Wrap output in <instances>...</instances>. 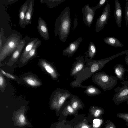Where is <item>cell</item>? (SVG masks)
<instances>
[{"instance_id":"23","label":"cell","mask_w":128,"mask_h":128,"mask_svg":"<svg viewBox=\"0 0 128 128\" xmlns=\"http://www.w3.org/2000/svg\"><path fill=\"white\" fill-rule=\"evenodd\" d=\"M125 12L126 26L127 27L128 26V0H126L125 7Z\"/></svg>"},{"instance_id":"12","label":"cell","mask_w":128,"mask_h":128,"mask_svg":"<svg viewBox=\"0 0 128 128\" xmlns=\"http://www.w3.org/2000/svg\"><path fill=\"white\" fill-rule=\"evenodd\" d=\"M30 0H27L21 6L19 13V22L22 28H24V25L26 14Z\"/></svg>"},{"instance_id":"34","label":"cell","mask_w":128,"mask_h":128,"mask_svg":"<svg viewBox=\"0 0 128 128\" xmlns=\"http://www.w3.org/2000/svg\"><path fill=\"white\" fill-rule=\"evenodd\" d=\"M116 74L118 76H120L121 75V72L118 69H116Z\"/></svg>"},{"instance_id":"8","label":"cell","mask_w":128,"mask_h":128,"mask_svg":"<svg viewBox=\"0 0 128 128\" xmlns=\"http://www.w3.org/2000/svg\"><path fill=\"white\" fill-rule=\"evenodd\" d=\"M82 40V38L80 37L70 43L68 46L62 51L63 54L72 57L77 50Z\"/></svg>"},{"instance_id":"22","label":"cell","mask_w":128,"mask_h":128,"mask_svg":"<svg viewBox=\"0 0 128 128\" xmlns=\"http://www.w3.org/2000/svg\"><path fill=\"white\" fill-rule=\"evenodd\" d=\"M116 116L118 118L122 119L126 123V125L128 126V113H120L116 115Z\"/></svg>"},{"instance_id":"4","label":"cell","mask_w":128,"mask_h":128,"mask_svg":"<svg viewBox=\"0 0 128 128\" xmlns=\"http://www.w3.org/2000/svg\"><path fill=\"white\" fill-rule=\"evenodd\" d=\"M110 12V5L108 2L102 14L97 20L95 26L96 32L100 31L107 24Z\"/></svg>"},{"instance_id":"28","label":"cell","mask_w":128,"mask_h":128,"mask_svg":"<svg viewBox=\"0 0 128 128\" xmlns=\"http://www.w3.org/2000/svg\"><path fill=\"white\" fill-rule=\"evenodd\" d=\"M4 78L0 74V86L1 88L4 86Z\"/></svg>"},{"instance_id":"32","label":"cell","mask_w":128,"mask_h":128,"mask_svg":"<svg viewBox=\"0 0 128 128\" xmlns=\"http://www.w3.org/2000/svg\"><path fill=\"white\" fill-rule=\"evenodd\" d=\"M19 120L21 122H24L25 120V118L24 116L23 115H21L20 117Z\"/></svg>"},{"instance_id":"19","label":"cell","mask_w":128,"mask_h":128,"mask_svg":"<svg viewBox=\"0 0 128 128\" xmlns=\"http://www.w3.org/2000/svg\"><path fill=\"white\" fill-rule=\"evenodd\" d=\"M96 47L95 44L92 42H90L88 47V50L86 52L88 58L91 60L94 58L97 52Z\"/></svg>"},{"instance_id":"9","label":"cell","mask_w":128,"mask_h":128,"mask_svg":"<svg viewBox=\"0 0 128 128\" xmlns=\"http://www.w3.org/2000/svg\"><path fill=\"white\" fill-rule=\"evenodd\" d=\"M37 29L41 36L45 40L49 39L48 30L45 20L40 17L38 19Z\"/></svg>"},{"instance_id":"2","label":"cell","mask_w":128,"mask_h":128,"mask_svg":"<svg viewBox=\"0 0 128 128\" xmlns=\"http://www.w3.org/2000/svg\"><path fill=\"white\" fill-rule=\"evenodd\" d=\"M70 8H66L56 19L54 29L55 37L58 35L60 40L65 42L70 33L71 25Z\"/></svg>"},{"instance_id":"35","label":"cell","mask_w":128,"mask_h":128,"mask_svg":"<svg viewBox=\"0 0 128 128\" xmlns=\"http://www.w3.org/2000/svg\"><path fill=\"white\" fill-rule=\"evenodd\" d=\"M81 128H88V127L86 126H82Z\"/></svg>"},{"instance_id":"21","label":"cell","mask_w":128,"mask_h":128,"mask_svg":"<svg viewBox=\"0 0 128 128\" xmlns=\"http://www.w3.org/2000/svg\"><path fill=\"white\" fill-rule=\"evenodd\" d=\"M7 38L4 36L3 29L1 28L0 32V52H1L4 46L6 43Z\"/></svg>"},{"instance_id":"1","label":"cell","mask_w":128,"mask_h":128,"mask_svg":"<svg viewBox=\"0 0 128 128\" xmlns=\"http://www.w3.org/2000/svg\"><path fill=\"white\" fill-rule=\"evenodd\" d=\"M86 55L85 58L86 62L84 68L78 72L74 78L75 80L70 84L73 88L76 87L86 88V86H83L81 84L92 76L100 70L104 65L106 59L99 60H94L89 59L88 54L86 52Z\"/></svg>"},{"instance_id":"30","label":"cell","mask_w":128,"mask_h":128,"mask_svg":"<svg viewBox=\"0 0 128 128\" xmlns=\"http://www.w3.org/2000/svg\"><path fill=\"white\" fill-rule=\"evenodd\" d=\"M102 110L100 109L97 110H96L94 114L95 116L96 117H97L102 113Z\"/></svg>"},{"instance_id":"3","label":"cell","mask_w":128,"mask_h":128,"mask_svg":"<svg viewBox=\"0 0 128 128\" xmlns=\"http://www.w3.org/2000/svg\"><path fill=\"white\" fill-rule=\"evenodd\" d=\"M22 40L16 34H13L7 38L6 43L0 52V60L13 53L17 49Z\"/></svg>"},{"instance_id":"15","label":"cell","mask_w":128,"mask_h":128,"mask_svg":"<svg viewBox=\"0 0 128 128\" xmlns=\"http://www.w3.org/2000/svg\"><path fill=\"white\" fill-rule=\"evenodd\" d=\"M105 43L109 46L116 47H122V44L116 38L114 37L110 36L106 37L104 39Z\"/></svg>"},{"instance_id":"5","label":"cell","mask_w":128,"mask_h":128,"mask_svg":"<svg viewBox=\"0 0 128 128\" xmlns=\"http://www.w3.org/2000/svg\"><path fill=\"white\" fill-rule=\"evenodd\" d=\"M97 9L96 6L90 7L88 4L82 8L83 21L86 26L91 27L94 20L95 12Z\"/></svg>"},{"instance_id":"20","label":"cell","mask_w":128,"mask_h":128,"mask_svg":"<svg viewBox=\"0 0 128 128\" xmlns=\"http://www.w3.org/2000/svg\"><path fill=\"white\" fill-rule=\"evenodd\" d=\"M65 0H42L40 1L42 3H45L49 7L53 8L58 6L63 2Z\"/></svg>"},{"instance_id":"27","label":"cell","mask_w":128,"mask_h":128,"mask_svg":"<svg viewBox=\"0 0 128 128\" xmlns=\"http://www.w3.org/2000/svg\"><path fill=\"white\" fill-rule=\"evenodd\" d=\"M18 1V0H8L4 1V4L6 5H9L12 4Z\"/></svg>"},{"instance_id":"16","label":"cell","mask_w":128,"mask_h":128,"mask_svg":"<svg viewBox=\"0 0 128 128\" xmlns=\"http://www.w3.org/2000/svg\"><path fill=\"white\" fill-rule=\"evenodd\" d=\"M86 89L84 92L90 96H96L100 94L101 92L100 90L93 85L86 86Z\"/></svg>"},{"instance_id":"13","label":"cell","mask_w":128,"mask_h":128,"mask_svg":"<svg viewBox=\"0 0 128 128\" xmlns=\"http://www.w3.org/2000/svg\"><path fill=\"white\" fill-rule=\"evenodd\" d=\"M37 38L30 39V38L27 42L26 46L22 54L21 60L22 61L27 56L33 47L36 43L39 40Z\"/></svg>"},{"instance_id":"33","label":"cell","mask_w":128,"mask_h":128,"mask_svg":"<svg viewBox=\"0 0 128 128\" xmlns=\"http://www.w3.org/2000/svg\"><path fill=\"white\" fill-rule=\"evenodd\" d=\"M67 109L69 112L70 113H72L74 112V110L71 106L70 105L67 106Z\"/></svg>"},{"instance_id":"25","label":"cell","mask_w":128,"mask_h":128,"mask_svg":"<svg viewBox=\"0 0 128 128\" xmlns=\"http://www.w3.org/2000/svg\"><path fill=\"white\" fill-rule=\"evenodd\" d=\"M0 70L2 73L4 75L8 77V78L14 80H15L16 79L15 77L12 75L6 72H4V70H2V69H1Z\"/></svg>"},{"instance_id":"14","label":"cell","mask_w":128,"mask_h":128,"mask_svg":"<svg viewBox=\"0 0 128 128\" xmlns=\"http://www.w3.org/2000/svg\"><path fill=\"white\" fill-rule=\"evenodd\" d=\"M34 0H30L28 10L26 12L25 19V27L32 23L31 20L34 12Z\"/></svg>"},{"instance_id":"26","label":"cell","mask_w":128,"mask_h":128,"mask_svg":"<svg viewBox=\"0 0 128 128\" xmlns=\"http://www.w3.org/2000/svg\"><path fill=\"white\" fill-rule=\"evenodd\" d=\"M108 0H101L100 1L97 5L96 6L97 9L100 8L104 5L106 2Z\"/></svg>"},{"instance_id":"18","label":"cell","mask_w":128,"mask_h":128,"mask_svg":"<svg viewBox=\"0 0 128 128\" xmlns=\"http://www.w3.org/2000/svg\"><path fill=\"white\" fill-rule=\"evenodd\" d=\"M24 81L29 85L37 87L40 85V82L36 78L31 76H28L24 78Z\"/></svg>"},{"instance_id":"10","label":"cell","mask_w":128,"mask_h":128,"mask_svg":"<svg viewBox=\"0 0 128 128\" xmlns=\"http://www.w3.org/2000/svg\"><path fill=\"white\" fill-rule=\"evenodd\" d=\"M114 16L118 27L122 26V12L120 3L118 0H115Z\"/></svg>"},{"instance_id":"6","label":"cell","mask_w":128,"mask_h":128,"mask_svg":"<svg viewBox=\"0 0 128 128\" xmlns=\"http://www.w3.org/2000/svg\"><path fill=\"white\" fill-rule=\"evenodd\" d=\"M72 94L71 93L67 90L58 89L53 94V101L55 104L61 106L67 99L70 98Z\"/></svg>"},{"instance_id":"11","label":"cell","mask_w":128,"mask_h":128,"mask_svg":"<svg viewBox=\"0 0 128 128\" xmlns=\"http://www.w3.org/2000/svg\"><path fill=\"white\" fill-rule=\"evenodd\" d=\"M41 65L54 80H57L60 76L55 68L46 62L44 60L41 62Z\"/></svg>"},{"instance_id":"17","label":"cell","mask_w":128,"mask_h":128,"mask_svg":"<svg viewBox=\"0 0 128 128\" xmlns=\"http://www.w3.org/2000/svg\"><path fill=\"white\" fill-rule=\"evenodd\" d=\"M41 44V42L40 40L39 39L30 51L27 56L22 61L26 62L35 56L37 54V50Z\"/></svg>"},{"instance_id":"7","label":"cell","mask_w":128,"mask_h":128,"mask_svg":"<svg viewBox=\"0 0 128 128\" xmlns=\"http://www.w3.org/2000/svg\"><path fill=\"white\" fill-rule=\"evenodd\" d=\"M76 60L72 64L70 72V76L74 77L84 68L86 61L84 57L80 56L76 58Z\"/></svg>"},{"instance_id":"29","label":"cell","mask_w":128,"mask_h":128,"mask_svg":"<svg viewBox=\"0 0 128 128\" xmlns=\"http://www.w3.org/2000/svg\"><path fill=\"white\" fill-rule=\"evenodd\" d=\"M128 94V90L125 89L120 94V96L123 97L127 95Z\"/></svg>"},{"instance_id":"24","label":"cell","mask_w":128,"mask_h":128,"mask_svg":"<svg viewBox=\"0 0 128 128\" xmlns=\"http://www.w3.org/2000/svg\"><path fill=\"white\" fill-rule=\"evenodd\" d=\"M105 128H117L114 123L110 120L107 121Z\"/></svg>"},{"instance_id":"31","label":"cell","mask_w":128,"mask_h":128,"mask_svg":"<svg viewBox=\"0 0 128 128\" xmlns=\"http://www.w3.org/2000/svg\"><path fill=\"white\" fill-rule=\"evenodd\" d=\"M78 21L77 19L76 18H75L74 19V26H73V30H74L75 28H76V27L78 26Z\"/></svg>"}]
</instances>
